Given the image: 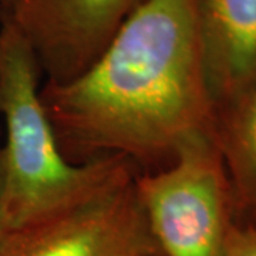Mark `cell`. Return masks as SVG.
Returning a JSON list of instances; mask_svg holds the SVG:
<instances>
[{"label":"cell","instance_id":"52a82bcc","mask_svg":"<svg viewBox=\"0 0 256 256\" xmlns=\"http://www.w3.org/2000/svg\"><path fill=\"white\" fill-rule=\"evenodd\" d=\"M215 138L234 191L236 218L256 224V82L215 118Z\"/></svg>","mask_w":256,"mask_h":256},{"label":"cell","instance_id":"8992f818","mask_svg":"<svg viewBox=\"0 0 256 256\" xmlns=\"http://www.w3.org/2000/svg\"><path fill=\"white\" fill-rule=\"evenodd\" d=\"M215 118L256 82V0H196Z\"/></svg>","mask_w":256,"mask_h":256},{"label":"cell","instance_id":"30bf717a","mask_svg":"<svg viewBox=\"0 0 256 256\" xmlns=\"http://www.w3.org/2000/svg\"><path fill=\"white\" fill-rule=\"evenodd\" d=\"M2 6H3V0H0V16H2Z\"/></svg>","mask_w":256,"mask_h":256},{"label":"cell","instance_id":"6da1fadb","mask_svg":"<svg viewBox=\"0 0 256 256\" xmlns=\"http://www.w3.org/2000/svg\"><path fill=\"white\" fill-rule=\"evenodd\" d=\"M40 92L72 161L170 162L215 130L196 0H142L82 72Z\"/></svg>","mask_w":256,"mask_h":256},{"label":"cell","instance_id":"5b68a950","mask_svg":"<svg viewBox=\"0 0 256 256\" xmlns=\"http://www.w3.org/2000/svg\"><path fill=\"white\" fill-rule=\"evenodd\" d=\"M142 0H3L2 16L26 40L46 82L82 72Z\"/></svg>","mask_w":256,"mask_h":256},{"label":"cell","instance_id":"ba28073f","mask_svg":"<svg viewBox=\"0 0 256 256\" xmlns=\"http://www.w3.org/2000/svg\"><path fill=\"white\" fill-rule=\"evenodd\" d=\"M220 256H256V224L235 222Z\"/></svg>","mask_w":256,"mask_h":256},{"label":"cell","instance_id":"277c9868","mask_svg":"<svg viewBox=\"0 0 256 256\" xmlns=\"http://www.w3.org/2000/svg\"><path fill=\"white\" fill-rule=\"evenodd\" d=\"M126 170L90 198L16 229L0 256H160Z\"/></svg>","mask_w":256,"mask_h":256},{"label":"cell","instance_id":"7a4b0ae2","mask_svg":"<svg viewBox=\"0 0 256 256\" xmlns=\"http://www.w3.org/2000/svg\"><path fill=\"white\" fill-rule=\"evenodd\" d=\"M40 76L26 40L0 18V158L12 232L72 208L132 168L120 158L76 162L66 156L42 100Z\"/></svg>","mask_w":256,"mask_h":256},{"label":"cell","instance_id":"3957f363","mask_svg":"<svg viewBox=\"0 0 256 256\" xmlns=\"http://www.w3.org/2000/svg\"><path fill=\"white\" fill-rule=\"evenodd\" d=\"M134 186L160 256H220L238 218L215 130L186 140L158 171L136 174Z\"/></svg>","mask_w":256,"mask_h":256},{"label":"cell","instance_id":"9c48e42d","mask_svg":"<svg viewBox=\"0 0 256 256\" xmlns=\"http://www.w3.org/2000/svg\"><path fill=\"white\" fill-rule=\"evenodd\" d=\"M12 234L8 215H6V206H4V191H3V172H2V158H0V248L6 242Z\"/></svg>","mask_w":256,"mask_h":256}]
</instances>
